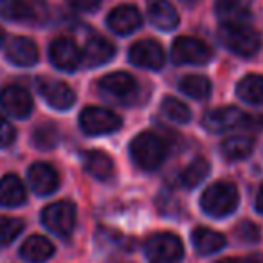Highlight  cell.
<instances>
[{"label":"cell","mask_w":263,"mask_h":263,"mask_svg":"<svg viewBox=\"0 0 263 263\" xmlns=\"http://www.w3.org/2000/svg\"><path fill=\"white\" fill-rule=\"evenodd\" d=\"M168 154L166 143L154 132H143L130 143V155L139 168L154 172L162 164Z\"/></svg>","instance_id":"1"},{"label":"cell","mask_w":263,"mask_h":263,"mask_svg":"<svg viewBox=\"0 0 263 263\" xmlns=\"http://www.w3.org/2000/svg\"><path fill=\"white\" fill-rule=\"evenodd\" d=\"M218 38L223 47L241 58H251L261 49V38L258 31L245 24H223L218 31Z\"/></svg>","instance_id":"2"},{"label":"cell","mask_w":263,"mask_h":263,"mask_svg":"<svg viewBox=\"0 0 263 263\" xmlns=\"http://www.w3.org/2000/svg\"><path fill=\"white\" fill-rule=\"evenodd\" d=\"M240 195L234 184L231 182H215L202 193L200 205L209 216L215 218H223L231 215L238 208Z\"/></svg>","instance_id":"3"},{"label":"cell","mask_w":263,"mask_h":263,"mask_svg":"<svg viewBox=\"0 0 263 263\" xmlns=\"http://www.w3.org/2000/svg\"><path fill=\"white\" fill-rule=\"evenodd\" d=\"M211 58V47L198 38L180 36L172 45V60L177 65H204Z\"/></svg>","instance_id":"4"},{"label":"cell","mask_w":263,"mask_h":263,"mask_svg":"<svg viewBox=\"0 0 263 263\" xmlns=\"http://www.w3.org/2000/svg\"><path fill=\"white\" fill-rule=\"evenodd\" d=\"M148 258L157 263H173L184 256V245L180 238L173 233H157L144 243Z\"/></svg>","instance_id":"5"},{"label":"cell","mask_w":263,"mask_h":263,"mask_svg":"<svg viewBox=\"0 0 263 263\" xmlns=\"http://www.w3.org/2000/svg\"><path fill=\"white\" fill-rule=\"evenodd\" d=\"M42 222L51 233L58 236H69L76 223V205L72 202L60 200L47 205L42 213Z\"/></svg>","instance_id":"6"},{"label":"cell","mask_w":263,"mask_h":263,"mask_svg":"<svg viewBox=\"0 0 263 263\" xmlns=\"http://www.w3.org/2000/svg\"><path fill=\"white\" fill-rule=\"evenodd\" d=\"M80 126L87 136H105L121 126V117L101 106H87L80 114Z\"/></svg>","instance_id":"7"},{"label":"cell","mask_w":263,"mask_h":263,"mask_svg":"<svg viewBox=\"0 0 263 263\" xmlns=\"http://www.w3.org/2000/svg\"><path fill=\"white\" fill-rule=\"evenodd\" d=\"M0 16L13 22H40L47 16L40 0H0Z\"/></svg>","instance_id":"8"},{"label":"cell","mask_w":263,"mask_h":263,"mask_svg":"<svg viewBox=\"0 0 263 263\" xmlns=\"http://www.w3.org/2000/svg\"><path fill=\"white\" fill-rule=\"evenodd\" d=\"M99 88L110 99L121 101L123 105L132 103L137 96V81L126 72H114L103 76L99 81Z\"/></svg>","instance_id":"9"},{"label":"cell","mask_w":263,"mask_h":263,"mask_svg":"<svg viewBox=\"0 0 263 263\" xmlns=\"http://www.w3.org/2000/svg\"><path fill=\"white\" fill-rule=\"evenodd\" d=\"M49 58H51L52 65L60 70H74L83 62V56H81L76 42L67 36L56 38L52 42L49 47Z\"/></svg>","instance_id":"10"},{"label":"cell","mask_w":263,"mask_h":263,"mask_svg":"<svg viewBox=\"0 0 263 263\" xmlns=\"http://www.w3.org/2000/svg\"><path fill=\"white\" fill-rule=\"evenodd\" d=\"M130 62L137 67H144V69L157 70L164 65V51H162L161 44L155 40H141L130 47Z\"/></svg>","instance_id":"11"},{"label":"cell","mask_w":263,"mask_h":263,"mask_svg":"<svg viewBox=\"0 0 263 263\" xmlns=\"http://www.w3.org/2000/svg\"><path fill=\"white\" fill-rule=\"evenodd\" d=\"M38 90H40L42 98H44L52 108L67 110L76 101V94H74V90L65 81L45 78V80L38 81Z\"/></svg>","instance_id":"12"},{"label":"cell","mask_w":263,"mask_h":263,"mask_svg":"<svg viewBox=\"0 0 263 263\" xmlns=\"http://www.w3.org/2000/svg\"><path fill=\"white\" fill-rule=\"evenodd\" d=\"M247 114H243L236 106H223V108H215L205 114L204 126L209 132H227L233 128H245Z\"/></svg>","instance_id":"13"},{"label":"cell","mask_w":263,"mask_h":263,"mask_svg":"<svg viewBox=\"0 0 263 263\" xmlns=\"http://www.w3.org/2000/svg\"><path fill=\"white\" fill-rule=\"evenodd\" d=\"M0 105L13 117L24 119L33 110V99L26 88L18 87V85H9L0 90Z\"/></svg>","instance_id":"14"},{"label":"cell","mask_w":263,"mask_h":263,"mask_svg":"<svg viewBox=\"0 0 263 263\" xmlns=\"http://www.w3.org/2000/svg\"><path fill=\"white\" fill-rule=\"evenodd\" d=\"M108 27L117 34H130L134 31H137L143 26V16H141L139 9L136 6H117L114 11H110L108 18Z\"/></svg>","instance_id":"15"},{"label":"cell","mask_w":263,"mask_h":263,"mask_svg":"<svg viewBox=\"0 0 263 263\" xmlns=\"http://www.w3.org/2000/svg\"><path fill=\"white\" fill-rule=\"evenodd\" d=\"M27 179H29L31 190L36 195H51L60 184V177L56 170L45 162H36L31 166L27 172Z\"/></svg>","instance_id":"16"},{"label":"cell","mask_w":263,"mask_h":263,"mask_svg":"<svg viewBox=\"0 0 263 263\" xmlns=\"http://www.w3.org/2000/svg\"><path fill=\"white\" fill-rule=\"evenodd\" d=\"M148 16L162 31H172L179 26V13L170 0H146Z\"/></svg>","instance_id":"17"},{"label":"cell","mask_w":263,"mask_h":263,"mask_svg":"<svg viewBox=\"0 0 263 263\" xmlns=\"http://www.w3.org/2000/svg\"><path fill=\"white\" fill-rule=\"evenodd\" d=\"M6 56L11 63L18 67H31L38 62V47L29 38H13L6 47Z\"/></svg>","instance_id":"18"},{"label":"cell","mask_w":263,"mask_h":263,"mask_svg":"<svg viewBox=\"0 0 263 263\" xmlns=\"http://www.w3.org/2000/svg\"><path fill=\"white\" fill-rule=\"evenodd\" d=\"M116 54V47L110 40L103 36H92L83 51V62L87 67H99L110 62Z\"/></svg>","instance_id":"19"},{"label":"cell","mask_w":263,"mask_h":263,"mask_svg":"<svg viewBox=\"0 0 263 263\" xmlns=\"http://www.w3.org/2000/svg\"><path fill=\"white\" fill-rule=\"evenodd\" d=\"M27 198V191L24 182L13 173H8L0 179V205L16 208L22 205Z\"/></svg>","instance_id":"20"},{"label":"cell","mask_w":263,"mask_h":263,"mask_svg":"<svg viewBox=\"0 0 263 263\" xmlns=\"http://www.w3.org/2000/svg\"><path fill=\"white\" fill-rule=\"evenodd\" d=\"M191 240L193 245L197 249L198 254L202 256H209L215 254V252L222 251L226 247V236L218 231H213L209 227H197L191 234Z\"/></svg>","instance_id":"21"},{"label":"cell","mask_w":263,"mask_h":263,"mask_svg":"<svg viewBox=\"0 0 263 263\" xmlns=\"http://www.w3.org/2000/svg\"><path fill=\"white\" fill-rule=\"evenodd\" d=\"M52 254H54V245L40 234L29 236L20 247V256L31 263H44L49 258H52Z\"/></svg>","instance_id":"22"},{"label":"cell","mask_w":263,"mask_h":263,"mask_svg":"<svg viewBox=\"0 0 263 263\" xmlns=\"http://www.w3.org/2000/svg\"><path fill=\"white\" fill-rule=\"evenodd\" d=\"M252 0H216V13L226 24H241L251 16Z\"/></svg>","instance_id":"23"},{"label":"cell","mask_w":263,"mask_h":263,"mask_svg":"<svg viewBox=\"0 0 263 263\" xmlns=\"http://www.w3.org/2000/svg\"><path fill=\"white\" fill-rule=\"evenodd\" d=\"M83 166L88 175L98 180H108L114 173V162L105 152H87L83 155Z\"/></svg>","instance_id":"24"},{"label":"cell","mask_w":263,"mask_h":263,"mask_svg":"<svg viewBox=\"0 0 263 263\" xmlns=\"http://www.w3.org/2000/svg\"><path fill=\"white\" fill-rule=\"evenodd\" d=\"M236 94L241 101L249 105H263V76L247 74L245 78H241L236 87Z\"/></svg>","instance_id":"25"},{"label":"cell","mask_w":263,"mask_h":263,"mask_svg":"<svg viewBox=\"0 0 263 263\" xmlns=\"http://www.w3.org/2000/svg\"><path fill=\"white\" fill-rule=\"evenodd\" d=\"M222 155L229 161H241V159L249 157L254 150V143L249 137L243 136H234L229 137L222 143Z\"/></svg>","instance_id":"26"},{"label":"cell","mask_w":263,"mask_h":263,"mask_svg":"<svg viewBox=\"0 0 263 263\" xmlns=\"http://www.w3.org/2000/svg\"><path fill=\"white\" fill-rule=\"evenodd\" d=\"M179 88L186 96L193 99H208L211 96V81L205 76H197V74H191L180 80Z\"/></svg>","instance_id":"27"},{"label":"cell","mask_w":263,"mask_h":263,"mask_svg":"<svg viewBox=\"0 0 263 263\" xmlns=\"http://www.w3.org/2000/svg\"><path fill=\"white\" fill-rule=\"evenodd\" d=\"M209 170H211L209 162L205 159L198 157L190 166H186V170L180 173V180H182V184L187 190H193L195 186H198L209 175Z\"/></svg>","instance_id":"28"},{"label":"cell","mask_w":263,"mask_h":263,"mask_svg":"<svg viewBox=\"0 0 263 263\" xmlns=\"http://www.w3.org/2000/svg\"><path fill=\"white\" fill-rule=\"evenodd\" d=\"M162 114H164L170 121L179 123V124H186V123H190V119H191L190 106L175 98H166L164 101H162Z\"/></svg>","instance_id":"29"},{"label":"cell","mask_w":263,"mask_h":263,"mask_svg":"<svg viewBox=\"0 0 263 263\" xmlns=\"http://www.w3.org/2000/svg\"><path fill=\"white\" fill-rule=\"evenodd\" d=\"M60 141V132L58 126L52 123H45L42 126H38L33 134V143L36 148H42V150H51L58 144Z\"/></svg>","instance_id":"30"},{"label":"cell","mask_w":263,"mask_h":263,"mask_svg":"<svg viewBox=\"0 0 263 263\" xmlns=\"http://www.w3.org/2000/svg\"><path fill=\"white\" fill-rule=\"evenodd\" d=\"M24 231V222L15 216H0V247H6L16 240Z\"/></svg>","instance_id":"31"},{"label":"cell","mask_w":263,"mask_h":263,"mask_svg":"<svg viewBox=\"0 0 263 263\" xmlns=\"http://www.w3.org/2000/svg\"><path fill=\"white\" fill-rule=\"evenodd\" d=\"M236 234L240 240L247 241V243H254V241L259 240V227L256 226V223L249 222V220H245V222H241L240 226L236 227Z\"/></svg>","instance_id":"32"},{"label":"cell","mask_w":263,"mask_h":263,"mask_svg":"<svg viewBox=\"0 0 263 263\" xmlns=\"http://www.w3.org/2000/svg\"><path fill=\"white\" fill-rule=\"evenodd\" d=\"M16 132L6 117L0 116V148H6L15 141Z\"/></svg>","instance_id":"33"},{"label":"cell","mask_w":263,"mask_h":263,"mask_svg":"<svg viewBox=\"0 0 263 263\" xmlns=\"http://www.w3.org/2000/svg\"><path fill=\"white\" fill-rule=\"evenodd\" d=\"M67 2H69L72 8L80 9V11H94L101 0H67Z\"/></svg>","instance_id":"34"},{"label":"cell","mask_w":263,"mask_h":263,"mask_svg":"<svg viewBox=\"0 0 263 263\" xmlns=\"http://www.w3.org/2000/svg\"><path fill=\"white\" fill-rule=\"evenodd\" d=\"M243 263H263V254L261 252H252L245 258Z\"/></svg>","instance_id":"35"},{"label":"cell","mask_w":263,"mask_h":263,"mask_svg":"<svg viewBox=\"0 0 263 263\" xmlns=\"http://www.w3.org/2000/svg\"><path fill=\"white\" fill-rule=\"evenodd\" d=\"M256 209H258L259 213H263V184L259 186L258 195H256Z\"/></svg>","instance_id":"36"},{"label":"cell","mask_w":263,"mask_h":263,"mask_svg":"<svg viewBox=\"0 0 263 263\" xmlns=\"http://www.w3.org/2000/svg\"><path fill=\"white\" fill-rule=\"evenodd\" d=\"M218 263H240V261H236V259H231V258H227V259H222V261H218Z\"/></svg>","instance_id":"37"},{"label":"cell","mask_w":263,"mask_h":263,"mask_svg":"<svg viewBox=\"0 0 263 263\" xmlns=\"http://www.w3.org/2000/svg\"><path fill=\"white\" fill-rule=\"evenodd\" d=\"M182 2H187V4H191V2H195V0H182Z\"/></svg>","instance_id":"38"},{"label":"cell","mask_w":263,"mask_h":263,"mask_svg":"<svg viewBox=\"0 0 263 263\" xmlns=\"http://www.w3.org/2000/svg\"><path fill=\"white\" fill-rule=\"evenodd\" d=\"M0 44H2V29H0Z\"/></svg>","instance_id":"39"}]
</instances>
